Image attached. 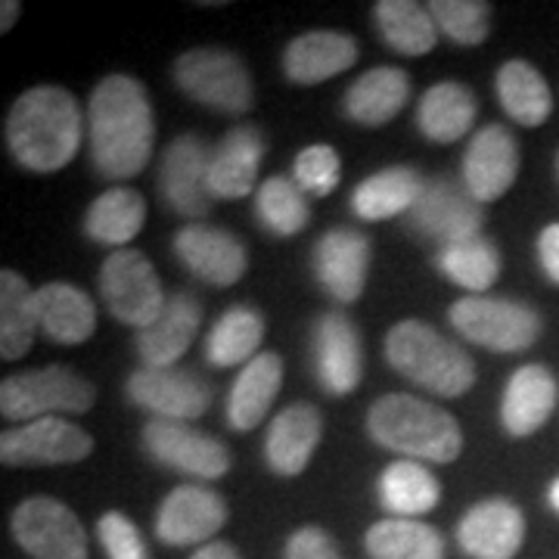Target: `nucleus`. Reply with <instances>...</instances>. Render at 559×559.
I'll return each mask as SVG.
<instances>
[{"label": "nucleus", "instance_id": "1", "mask_svg": "<svg viewBox=\"0 0 559 559\" xmlns=\"http://www.w3.org/2000/svg\"><path fill=\"white\" fill-rule=\"evenodd\" d=\"M91 162L106 180L138 178L156 150V116L143 81L106 75L87 106Z\"/></svg>", "mask_w": 559, "mask_h": 559}, {"label": "nucleus", "instance_id": "2", "mask_svg": "<svg viewBox=\"0 0 559 559\" xmlns=\"http://www.w3.org/2000/svg\"><path fill=\"white\" fill-rule=\"evenodd\" d=\"M3 138L10 156L22 168L53 175L79 156L84 138V116L79 100L57 84L28 87L10 106L3 121Z\"/></svg>", "mask_w": 559, "mask_h": 559}, {"label": "nucleus", "instance_id": "3", "mask_svg": "<svg viewBox=\"0 0 559 559\" xmlns=\"http://www.w3.org/2000/svg\"><path fill=\"white\" fill-rule=\"evenodd\" d=\"M367 432L385 451L417 463H454L463 451L457 419L417 395L392 392L370 404Z\"/></svg>", "mask_w": 559, "mask_h": 559}, {"label": "nucleus", "instance_id": "4", "mask_svg": "<svg viewBox=\"0 0 559 559\" xmlns=\"http://www.w3.org/2000/svg\"><path fill=\"white\" fill-rule=\"evenodd\" d=\"M392 370L439 399H460L476 385V360L460 342L423 320H401L385 336Z\"/></svg>", "mask_w": 559, "mask_h": 559}, {"label": "nucleus", "instance_id": "5", "mask_svg": "<svg viewBox=\"0 0 559 559\" xmlns=\"http://www.w3.org/2000/svg\"><path fill=\"white\" fill-rule=\"evenodd\" d=\"M94 401H97L94 382H87L75 370L60 364L13 373L0 382V414L20 426L44 417L87 414Z\"/></svg>", "mask_w": 559, "mask_h": 559}, {"label": "nucleus", "instance_id": "6", "mask_svg": "<svg viewBox=\"0 0 559 559\" xmlns=\"http://www.w3.org/2000/svg\"><path fill=\"white\" fill-rule=\"evenodd\" d=\"M175 84L183 97L221 116H246L255 103V81L246 62L224 47H197L175 60Z\"/></svg>", "mask_w": 559, "mask_h": 559}, {"label": "nucleus", "instance_id": "7", "mask_svg": "<svg viewBox=\"0 0 559 559\" xmlns=\"http://www.w3.org/2000/svg\"><path fill=\"white\" fill-rule=\"evenodd\" d=\"M448 318L463 340L498 355L532 348L544 326L532 305L498 296H463L451 305Z\"/></svg>", "mask_w": 559, "mask_h": 559}, {"label": "nucleus", "instance_id": "8", "mask_svg": "<svg viewBox=\"0 0 559 559\" xmlns=\"http://www.w3.org/2000/svg\"><path fill=\"white\" fill-rule=\"evenodd\" d=\"M100 296L106 311L138 333L159 318L168 301L153 261L138 249H116L103 261Z\"/></svg>", "mask_w": 559, "mask_h": 559}, {"label": "nucleus", "instance_id": "9", "mask_svg": "<svg viewBox=\"0 0 559 559\" xmlns=\"http://www.w3.org/2000/svg\"><path fill=\"white\" fill-rule=\"evenodd\" d=\"M143 451L159 466L200 481L224 479L230 469V451L224 441L175 419H150L143 426Z\"/></svg>", "mask_w": 559, "mask_h": 559}, {"label": "nucleus", "instance_id": "10", "mask_svg": "<svg viewBox=\"0 0 559 559\" xmlns=\"http://www.w3.org/2000/svg\"><path fill=\"white\" fill-rule=\"evenodd\" d=\"M13 538L35 559H87V532L81 520L53 498H28L13 510Z\"/></svg>", "mask_w": 559, "mask_h": 559}, {"label": "nucleus", "instance_id": "11", "mask_svg": "<svg viewBox=\"0 0 559 559\" xmlns=\"http://www.w3.org/2000/svg\"><path fill=\"white\" fill-rule=\"evenodd\" d=\"M94 451V439L66 417H44L0 436L3 466H69Z\"/></svg>", "mask_w": 559, "mask_h": 559}, {"label": "nucleus", "instance_id": "12", "mask_svg": "<svg viewBox=\"0 0 559 559\" xmlns=\"http://www.w3.org/2000/svg\"><path fill=\"white\" fill-rule=\"evenodd\" d=\"M128 401L140 411H150L153 419L190 423L200 419L212 404V389L193 373L180 367H140L128 377Z\"/></svg>", "mask_w": 559, "mask_h": 559}, {"label": "nucleus", "instance_id": "13", "mask_svg": "<svg viewBox=\"0 0 559 559\" xmlns=\"http://www.w3.org/2000/svg\"><path fill=\"white\" fill-rule=\"evenodd\" d=\"M311 358L326 395H352L364 377V345L355 320L345 311L320 314L311 333Z\"/></svg>", "mask_w": 559, "mask_h": 559}, {"label": "nucleus", "instance_id": "14", "mask_svg": "<svg viewBox=\"0 0 559 559\" xmlns=\"http://www.w3.org/2000/svg\"><path fill=\"white\" fill-rule=\"evenodd\" d=\"M481 224L485 212L479 202L466 193V187H457L451 180H426L423 197L407 215V227L423 240L439 242V249L448 242L476 237L481 234Z\"/></svg>", "mask_w": 559, "mask_h": 559}, {"label": "nucleus", "instance_id": "15", "mask_svg": "<svg viewBox=\"0 0 559 559\" xmlns=\"http://www.w3.org/2000/svg\"><path fill=\"white\" fill-rule=\"evenodd\" d=\"M227 522V503L205 485H178L156 513V538L168 547H205Z\"/></svg>", "mask_w": 559, "mask_h": 559}, {"label": "nucleus", "instance_id": "16", "mask_svg": "<svg viewBox=\"0 0 559 559\" xmlns=\"http://www.w3.org/2000/svg\"><path fill=\"white\" fill-rule=\"evenodd\" d=\"M460 175L466 193L479 205L500 200L503 193H510L520 175V143L503 124H485L469 140Z\"/></svg>", "mask_w": 559, "mask_h": 559}, {"label": "nucleus", "instance_id": "17", "mask_svg": "<svg viewBox=\"0 0 559 559\" xmlns=\"http://www.w3.org/2000/svg\"><path fill=\"white\" fill-rule=\"evenodd\" d=\"M209 162L212 150L197 134H180L168 143L159 168V193L175 215L202 218L209 212Z\"/></svg>", "mask_w": 559, "mask_h": 559}, {"label": "nucleus", "instance_id": "18", "mask_svg": "<svg viewBox=\"0 0 559 559\" xmlns=\"http://www.w3.org/2000/svg\"><path fill=\"white\" fill-rule=\"evenodd\" d=\"M175 255L202 283L209 286H234L249 267V255L234 234L212 224H187L175 237Z\"/></svg>", "mask_w": 559, "mask_h": 559}, {"label": "nucleus", "instance_id": "19", "mask_svg": "<svg viewBox=\"0 0 559 559\" xmlns=\"http://www.w3.org/2000/svg\"><path fill=\"white\" fill-rule=\"evenodd\" d=\"M311 267L326 296H333L342 305H352L364 296V286H367L370 240L352 227L326 230L314 246Z\"/></svg>", "mask_w": 559, "mask_h": 559}, {"label": "nucleus", "instance_id": "20", "mask_svg": "<svg viewBox=\"0 0 559 559\" xmlns=\"http://www.w3.org/2000/svg\"><path fill=\"white\" fill-rule=\"evenodd\" d=\"M525 540V516L507 498H488L469 507L457 522V544L469 559H513Z\"/></svg>", "mask_w": 559, "mask_h": 559}, {"label": "nucleus", "instance_id": "21", "mask_svg": "<svg viewBox=\"0 0 559 559\" xmlns=\"http://www.w3.org/2000/svg\"><path fill=\"white\" fill-rule=\"evenodd\" d=\"M267 140L252 124H237L212 146L209 162V193L212 200H242L259 190L261 159Z\"/></svg>", "mask_w": 559, "mask_h": 559}, {"label": "nucleus", "instance_id": "22", "mask_svg": "<svg viewBox=\"0 0 559 559\" xmlns=\"http://www.w3.org/2000/svg\"><path fill=\"white\" fill-rule=\"evenodd\" d=\"M202 326V305L193 293L168 296L162 314L138 333V355L143 367H178Z\"/></svg>", "mask_w": 559, "mask_h": 559}, {"label": "nucleus", "instance_id": "23", "mask_svg": "<svg viewBox=\"0 0 559 559\" xmlns=\"http://www.w3.org/2000/svg\"><path fill=\"white\" fill-rule=\"evenodd\" d=\"M323 417L314 404H289L267 426L264 460L277 476H299L318 451Z\"/></svg>", "mask_w": 559, "mask_h": 559}, {"label": "nucleus", "instance_id": "24", "mask_svg": "<svg viewBox=\"0 0 559 559\" xmlns=\"http://www.w3.org/2000/svg\"><path fill=\"white\" fill-rule=\"evenodd\" d=\"M358 62V40L345 32H305L283 53V72L293 84L311 87L348 72Z\"/></svg>", "mask_w": 559, "mask_h": 559}, {"label": "nucleus", "instance_id": "25", "mask_svg": "<svg viewBox=\"0 0 559 559\" xmlns=\"http://www.w3.org/2000/svg\"><path fill=\"white\" fill-rule=\"evenodd\" d=\"M557 407V380L547 367L540 364H525L520 367L507 385L500 399V423L507 436L525 439L535 436L540 426L550 419Z\"/></svg>", "mask_w": 559, "mask_h": 559}, {"label": "nucleus", "instance_id": "26", "mask_svg": "<svg viewBox=\"0 0 559 559\" xmlns=\"http://www.w3.org/2000/svg\"><path fill=\"white\" fill-rule=\"evenodd\" d=\"M283 385V360L274 352H261L240 370L227 395V423L237 432L259 429L261 419L274 407Z\"/></svg>", "mask_w": 559, "mask_h": 559}, {"label": "nucleus", "instance_id": "27", "mask_svg": "<svg viewBox=\"0 0 559 559\" xmlns=\"http://www.w3.org/2000/svg\"><path fill=\"white\" fill-rule=\"evenodd\" d=\"M40 333L57 345H81L97 330V308L75 283H44L38 286Z\"/></svg>", "mask_w": 559, "mask_h": 559}, {"label": "nucleus", "instance_id": "28", "mask_svg": "<svg viewBox=\"0 0 559 559\" xmlns=\"http://www.w3.org/2000/svg\"><path fill=\"white\" fill-rule=\"evenodd\" d=\"M411 100V79L404 69L395 66H380L364 72L348 91L342 109L345 116L367 128H380L385 121L399 119V112Z\"/></svg>", "mask_w": 559, "mask_h": 559}, {"label": "nucleus", "instance_id": "29", "mask_svg": "<svg viewBox=\"0 0 559 559\" xmlns=\"http://www.w3.org/2000/svg\"><path fill=\"white\" fill-rule=\"evenodd\" d=\"M423 190H426V178L417 168L392 165L360 180L352 193V212L360 221H385L399 218V215L407 218L423 197Z\"/></svg>", "mask_w": 559, "mask_h": 559}, {"label": "nucleus", "instance_id": "30", "mask_svg": "<svg viewBox=\"0 0 559 559\" xmlns=\"http://www.w3.org/2000/svg\"><path fill=\"white\" fill-rule=\"evenodd\" d=\"M479 112L476 94L460 81L432 84L417 106V128L429 143H457L469 134Z\"/></svg>", "mask_w": 559, "mask_h": 559}, {"label": "nucleus", "instance_id": "31", "mask_svg": "<svg viewBox=\"0 0 559 559\" xmlns=\"http://www.w3.org/2000/svg\"><path fill=\"white\" fill-rule=\"evenodd\" d=\"M38 289L28 280L3 267L0 271V358L20 360L38 336Z\"/></svg>", "mask_w": 559, "mask_h": 559}, {"label": "nucleus", "instance_id": "32", "mask_svg": "<svg viewBox=\"0 0 559 559\" xmlns=\"http://www.w3.org/2000/svg\"><path fill=\"white\" fill-rule=\"evenodd\" d=\"M146 221V200L131 187H112L91 202L84 215V234L100 246L128 249V242L138 237Z\"/></svg>", "mask_w": 559, "mask_h": 559}, {"label": "nucleus", "instance_id": "33", "mask_svg": "<svg viewBox=\"0 0 559 559\" xmlns=\"http://www.w3.org/2000/svg\"><path fill=\"white\" fill-rule=\"evenodd\" d=\"M441 500V481L417 460H395L382 469L380 503L395 520H417L436 510Z\"/></svg>", "mask_w": 559, "mask_h": 559}, {"label": "nucleus", "instance_id": "34", "mask_svg": "<svg viewBox=\"0 0 559 559\" xmlns=\"http://www.w3.org/2000/svg\"><path fill=\"white\" fill-rule=\"evenodd\" d=\"M498 100L503 112L522 128H538L554 112L550 84L532 62L507 60L498 69Z\"/></svg>", "mask_w": 559, "mask_h": 559}, {"label": "nucleus", "instance_id": "35", "mask_svg": "<svg viewBox=\"0 0 559 559\" xmlns=\"http://www.w3.org/2000/svg\"><path fill=\"white\" fill-rule=\"evenodd\" d=\"M373 20L380 38L401 57H426L439 40V25L429 7L417 0H380L373 7Z\"/></svg>", "mask_w": 559, "mask_h": 559}, {"label": "nucleus", "instance_id": "36", "mask_svg": "<svg viewBox=\"0 0 559 559\" xmlns=\"http://www.w3.org/2000/svg\"><path fill=\"white\" fill-rule=\"evenodd\" d=\"M436 267L469 296H488V289L500 277V252L488 237H466L448 242L436 252Z\"/></svg>", "mask_w": 559, "mask_h": 559}, {"label": "nucleus", "instance_id": "37", "mask_svg": "<svg viewBox=\"0 0 559 559\" xmlns=\"http://www.w3.org/2000/svg\"><path fill=\"white\" fill-rule=\"evenodd\" d=\"M261 340H264V318L252 311L249 305H234L227 308L212 333L205 336V360L212 367H237L259 358Z\"/></svg>", "mask_w": 559, "mask_h": 559}, {"label": "nucleus", "instance_id": "38", "mask_svg": "<svg viewBox=\"0 0 559 559\" xmlns=\"http://www.w3.org/2000/svg\"><path fill=\"white\" fill-rule=\"evenodd\" d=\"M364 547L373 559H444L441 532L419 520H380L370 525Z\"/></svg>", "mask_w": 559, "mask_h": 559}, {"label": "nucleus", "instance_id": "39", "mask_svg": "<svg viewBox=\"0 0 559 559\" xmlns=\"http://www.w3.org/2000/svg\"><path fill=\"white\" fill-rule=\"evenodd\" d=\"M255 221L271 237H296L308 227V193L293 178H267L255 190Z\"/></svg>", "mask_w": 559, "mask_h": 559}, {"label": "nucleus", "instance_id": "40", "mask_svg": "<svg viewBox=\"0 0 559 559\" xmlns=\"http://www.w3.org/2000/svg\"><path fill=\"white\" fill-rule=\"evenodd\" d=\"M429 13L441 35L460 47H479L491 32V3L485 0H432Z\"/></svg>", "mask_w": 559, "mask_h": 559}, {"label": "nucleus", "instance_id": "41", "mask_svg": "<svg viewBox=\"0 0 559 559\" xmlns=\"http://www.w3.org/2000/svg\"><path fill=\"white\" fill-rule=\"evenodd\" d=\"M293 180L308 197H330L342 180L340 153L333 146H326V143L305 146L293 162Z\"/></svg>", "mask_w": 559, "mask_h": 559}, {"label": "nucleus", "instance_id": "42", "mask_svg": "<svg viewBox=\"0 0 559 559\" xmlns=\"http://www.w3.org/2000/svg\"><path fill=\"white\" fill-rule=\"evenodd\" d=\"M97 535H100L103 550L109 559H150L140 528L119 510L103 513L97 522Z\"/></svg>", "mask_w": 559, "mask_h": 559}, {"label": "nucleus", "instance_id": "43", "mask_svg": "<svg viewBox=\"0 0 559 559\" xmlns=\"http://www.w3.org/2000/svg\"><path fill=\"white\" fill-rule=\"evenodd\" d=\"M283 559H342L336 540L330 538L318 525H305L293 538L286 540Z\"/></svg>", "mask_w": 559, "mask_h": 559}, {"label": "nucleus", "instance_id": "44", "mask_svg": "<svg viewBox=\"0 0 559 559\" xmlns=\"http://www.w3.org/2000/svg\"><path fill=\"white\" fill-rule=\"evenodd\" d=\"M538 261L550 283L559 286V224H547L538 237Z\"/></svg>", "mask_w": 559, "mask_h": 559}, {"label": "nucleus", "instance_id": "45", "mask_svg": "<svg viewBox=\"0 0 559 559\" xmlns=\"http://www.w3.org/2000/svg\"><path fill=\"white\" fill-rule=\"evenodd\" d=\"M190 559H242V557L237 554V547H230L227 540H212V544L200 547V550H197Z\"/></svg>", "mask_w": 559, "mask_h": 559}, {"label": "nucleus", "instance_id": "46", "mask_svg": "<svg viewBox=\"0 0 559 559\" xmlns=\"http://www.w3.org/2000/svg\"><path fill=\"white\" fill-rule=\"evenodd\" d=\"M20 3L16 0H3V7H0V32H10L13 25H16V20H20Z\"/></svg>", "mask_w": 559, "mask_h": 559}, {"label": "nucleus", "instance_id": "47", "mask_svg": "<svg viewBox=\"0 0 559 559\" xmlns=\"http://www.w3.org/2000/svg\"><path fill=\"white\" fill-rule=\"evenodd\" d=\"M547 500H550V507L559 513V476L550 481V491H547Z\"/></svg>", "mask_w": 559, "mask_h": 559}, {"label": "nucleus", "instance_id": "48", "mask_svg": "<svg viewBox=\"0 0 559 559\" xmlns=\"http://www.w3.org/2000/svg\"><path fill=\"white\" fill-rule=\"evenodd\" d=\"M557 175H559V156H557Z\"/></svg>", "mask_w": 559, "mask_h": 559}]
</instances>
